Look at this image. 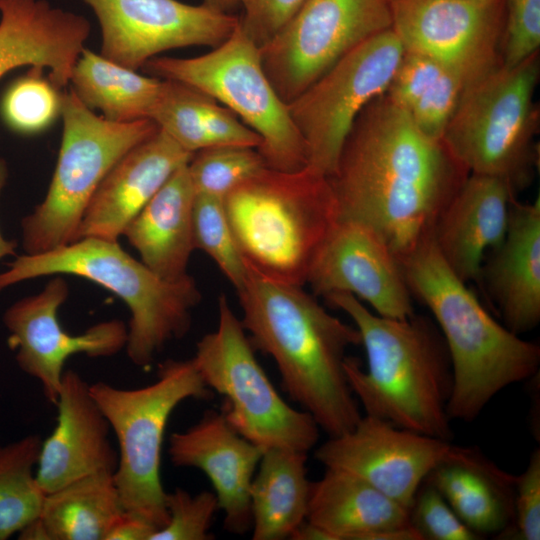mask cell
Masks as SVG:
<instances>
[{
    "label": "cell",
    "mask_w": 540,
    "mask_h": 540,
    "mask_svg": "<svg viewBox=\"0 0 540 540\" xmlns=\"http://www.w3.org/2000/svg\"><path fill=\"white\" fill-rule=\"evenodd\" d=\"M468 174L384 93L355 119L329 181L337 219L371 229L400 262L432 233Z\"/></svg>",
    "instance_id": "1"
},
{
    "label": "cell",
    "mask_w": 540,
    "mask_h": 540,
    "mask_svg": "<svg viewBox=\"0 0 540 540\" xmlns=\"http://www.w3.org/2000/svg\"><path fill=\"white\" fill-rule=\"evenodd\" d=\"M236 293L253 347L274 360L292 401L329 437L352 430L362 416L344 362L347 350L361 344L357 328L329 313L303 286L249 266Z\"/></svg>",
    "instance_id": "2"
},
{
    "label": "cell",
    "mask_w": 540,
    "mask_h": 540,
    "mask_svg": "<svg viewBox=\"0 0 540 540\" xmlns=\"http://www.w3.org/2000/svg\"><path fill=\"white\" fill-rule=\"evenodd\" d=\"M357 328L367 369L347 356L344 370L353 395L365 412L396 427L450 441L448 404L453 372L445 340L430 317H382L348 293L326 296Z\"/></svg>",
    "instance_id": "3"
},
{
    "label": "cell",
    "mask_w": 540,
    "mask_h": 540,
    "mask_svg": "<svg viewBox=\"0 0 540 540\" xmlns=\"http://www.w3.org/2000/svg\"><path fill=\"white\" fill-rule=\"evenodd\" d=\"M400 264L412 298L429 309L449 351L451 420L472 422L503 389L538 374L540 346L490 315L441 257L432 233Z\"/></svg>",
    "instance_id": "4"
},
{
    "label": "cell",
    "mask_w": 540,
    "mask_h": 540,
    "mask_svg": "<svg viewBox=\"0 0 540 540\" xmlns=\"http://www.w3.org/2000/svg\"><path fill=\"white\" fill-rule=\"evenodd\" d=\"M75 275L110 290L130 312L125 350L139 367L152 364L167 343L184 337L191 328L192 311L202 295L189 274L167 281L118 241L81 238L53 250L15 256L0 272V292L42 276Z\"/></svg>",
    "instance_id": "5"
},
{
    "label": "cell",
    "mask_w": 540,
    "mask_h": 540,
    "mask_svg": "<svg viewBox=\"0 0 540 540\" xmlns=\"http://www.w3.org/2000/svg\"><path fill=\"white\" fill-rule=\"evenodd\" d=\"M225 212L247 266L273 280L301 285L338 218L329 178L308 168H265L232 189Z\"/></svg>",
    "instance_id": "6"
},
{
    "label": "cell",
    "mask_w": 540,
    "mask_h": 540,
    "mask_svg": "<svg viewBox=\"0 0 540 540\" xmlns=\"http://www.w3.org/2000/svg\"><path fill=\"white\" fill-rule=\"evenodd\" d=\"M539 75L536 52L465 85L442 141L469 173L504 179L516 193L530 185L539 160Z\"/></svg>",
    "instance_id": "7"
},
{
    "label": "cell",
    "mask_w": 540,
    "mask_h": 540,
    "mask_svg": "<svg viewBox=\"0 0 540 540\" xmlns=\"http://www.w3.org/2000/svg\"><path fill=\"white\" fill-rule=\"evenodd\" d=\"M90 392L118 444L113 473L123 510L160 529L168 522L166 493L160 475L161 451L168 420L185 400H207L205 385L193 359L163 362L154 382L134 389L106 382L90 384Z\"/></svg>",
    "instance_id": "8"
},
{
    "label": "cell",
    "mask_w": 540,
    "mask_h": 540,
    "mask_svg": "<svg viewBox=\"0 0 540 540\" xmlns=\"http://www.w3.org/2000/svg\"><path fill=\"white\" fill-rule=\"evenodd\" d=\"M63 133L45 198L21 220L24 254L44 253L75 240L82 215L115 164L159 127L151 119L114 122L62 92Z\"/></svg>",
    "instance_id": "9"
},
{
    "label": "cell",
    "mask_w": 540,
    "mask_h": 540,
    "mask_svg": "<svg viewBox=\"0 0 540 540\" xmlns=\"http://www.w3.org/2000/svg\"><path fill=\"white\" fill-rule=\"evenodd\" d=\"M151 76L189 85L231 110L261 138L257 148L268 168L295 172L307 166L304 140L262 67L260 49L239 22L206 54L154 57L143 66Z\"/></svg>",
    "instance_id": "10"
},
{
    "label": "cell",
    "mask_w": 540,
    "mask_h": 540,
    "mask_svg": "<svg viewBox=\"0 0 540 540\" xmlns=\"http://www.w3.org/2000/svg\"><path fill=\"white\" fill-rule=\"evenodd\" d=\"M192 359L205 385L225 398L222 412L241 436L263 450L308 453L316 446L318 424L277 392L224 294L218 298L217 328L197 342Z\"/></svg>",
    "instance_id": "11"
},
{
    "label": "cell",
    "mask_w": 540,
    "mask_h": 540,
    "mask_svg": "<svg viewBox=\"0 0 540 540\" xmlns=\"http://www.w3.org/2000/svg\"><path fill=\"white\" fill-rule=\"evenodd\" d=\"M405 50L392 29L364 41L288 104L309 170L331 177L362 109L383 95Z\"/></svg>",
    "instance_id": "12"
},
{
    "label": "cell",
    "mask_w": 540,
    "mask_h": 540,
    "mask_svg": "<svg viewBox=\"0 0 540 540\" xmlns=\"http://www.w3.org/2000/svg\"><path fill=\"white\" fill-rule=\"evenodd\" d=\"M392 27V0H308L265 46L262 67L287 105L355 47Z\"/></svg>",
    "instance_id": "13"
},
{
    "label": "cell",
    "mask_w": 540,
    "mask_h": 540,
    "mask_svg": "<svg viewBox=\"0 0 540 540\" xmlns=\"http://www.w3.org/2000/svg\"><path fill=\"white\" fill-rule=\"evenodd\" d=\"M505 16V0H392L391 29L467 84L502 63Z\"/></svg>",
    "instance_id": "14"
},
{
    "label": "cell",
    "mask_w": 540,
    "mask_h": 540,
    "mask_svg": "<svg viewBox=\"0 0 540 540\" xmlns=\"http://www.w3.org/2000/svg\"><path fill=\"white\" fill-rule=\"evenodd\" d=\"M101 30L100 54L132 70L176 48L223 43L239 17L178 0H82Z\"/></svg>",
    "instance_id": "15"
},
{
    "label": "cell",
    "mask_w": 540,
    "mask_h": 540,
    "mask_svg": "<svg viewBox=\"0 0 540 540\" xmlns=\"http://www.w3.org/2000/svg\"><path fill=\"white\" fill-rule=\"evenodd\" d=\"M68 296V282L54 275L39 293L11 304L2 318L19 368L40 383L53 404L70 356L110 357L125 349L127 342V326L118 319L96 323L80 334L66 332L57 311Z\"/></svg>",
    "instance_id": "16"
},
{
    "label": "cell",
    "mask_w": 540,
    "mask_h": 540,
    "mask_svg": "<svg viewBox=\"0 0 540 540\" xmlns=\"http://www.w3.org/2000/svg\"><path fill=\"white\" fill-rule=\"evenodd\" d=\"M450 445L365 415L352 430L329 437L314 455L325 468L351 473L409 510Z\"/></svg>",
    "instance_id": "17"
},
{
    "label": "cell",
    "mask_w": 540,
    "mask_h": 540,
    "mask_svg": "<svg viewBox=\"0 0 540 540\" xmlns=\"http://www.w3.org/2000/svg\"><path fill=\"white\" fill-rule=\"evenodd\" d=\"M306 284L315 296L348 293L376 314L406 319L415 311L399 260L368 227L337 219L317 251Z\"/></svg>",
    "instance_id": "18"
},
{
    "label": "cell",
    "mask_w": 540,
    "mask_h": 540,
    "mask_svg": "<svg viewBox=\"0 0 540 540\" xmlns=\"http://www.w3.org/2000/svg\"><path fill=\"white\" fill-rule=\"evenodd\" d=\"M263 452L215 410L171 434L168 446L174 466L197 468L208 477L224 512V528L238 535L252 527L250 488Z\"/></svg>",
    "instance_id": "19"
},
{
    "label": "cell",
    "mask_w": 540,
    "mask_h": 540,
    "mask_svg": "<svg viewBox=\"0 0 540 540\" xmlns=\"http://www.w3.org/2000/svg\"><path fill=\"white\" fill-rule=\"evenodd\" d=\"M55 405L56 426L42 441L36 469L45 494L92 473L114 472L118 462L109 423L77 372L64 371Z\"/></svg>",
    "instance_id": "20"
},
{
    "label": "cell",
    "mask_w": 540,
    "mask_h": 540,
    "mask_svg": "<svg viewBox=\"0 0 540 540\" xmlns=\"http://www.w3.org/2000/svg\"><path fill=\"white\" fill-rule=\"evenodd\" d=\"M193 154L158 129L126 153L102 180L74 241L87 237L118 241L129 222Z\"/></svg>",
    "instance_id": "21"
},
{
    "label": "cell",
    "mask_w": 540,
    "mask_h": 540,
    "mask_svg": "<svg viewBox=\"0 0 540 540\" xmlns=\"http://www.w3.org/2000/svg\"><path fill=\"white\" fill-rule=\"evenodd\" d=\"M479 288L495 304L511 332L521 335L540 322V197L516 198L509 208L503 241L489 250L480 269Z\"/></svg>",
    "instance_id": "22"
},
{
    "label": "cell",
    "mask_w": 540,
    "mask_h": 540,
    "mask_svg": "<svg viewBox=\"0 0 540 540\" xmlns=\"http://www.w3.org/2000/svg\"><path fill=\"white\" fill-rule=\"evenodd\" d=\"M89 35L85 17L47 0H0V79L22 66L37 67L64 88Z\"/></svg>",
    "instance_id": "23"
},
{
    "label": "cell",
    "mask_w": 540,
    "mask_h": 540,
    "mask_svg": "<svg viewBox=\"0 0 540 540\" xmlns=\"http://www.w3.org/2000/svg\"><path fill=\"white\" fill-rule=\"evenodd\" d=\"M516 195L504 179L469 173L437 218L436 248L463 282L479 284L485 254L503 241Z\"/></svg>",
    "instance_id": "24"
},
{
    "label": "cell",
    "mask_w": 540,
    "mask_h": 540,
    "mask_svg": "<svg viewBox=\"0 0 540 540\" xmlns=\"http://www.w3.org/2000/svg\"><path fill=\"white\" fill-rule=\"evenodd\" d=\"M425 480L481 538L511 527L516 475L501 469L480 448L451 444Z\"/></svg>",
    "instance_id": "25"
},
{
    "label": "cell",
    "mask_w": 540,
    "mask_h": 540,
    "mask_svg": "<svg viewBox=\"0 0 540 540\" xmlns=\"http://www.w3.org/2000/svg\"><path fill=\"white\" fill-rule=\"evenodd\" d=\"M187 165L170 176L122 235L138 251L141 261L167 281L188 275L195 250L192 213L196 193Z\"/></svg>",
    "instance_id": "26"
},
{
    "label": "cell",
    "mask_w": 540,
    "mask_h": 540,
    "mask_svg": "<svg viewBox=\"0 0 540 540\" xmlns=\"http://www.w3.org/2000/svg\"><path fill=\"white\" fill-rule=\"evenodd\" d=\"M306 521L331 540H374L411 525L407 508L363 479L331 468L311 482Z\"/></svg>",
    "instance_id": "27"
},
{
    "label": "cell",
    "mask_w": 540,
    "mask_h": 540,
    "mask_svg": "<svg viewBox=\"0 0 540 540\" xmlns=\"http://www.w3.org/2000/svg\"><path fill=\"white\" fill-rule=\"evenodd\" d=\"M306 461V452L264 450L250 488L253 540L290 539L306 521L311 487Z\"/></svg>",
    "instance_id": "28"
},
{
    "label": "cell",
    "mask_w": 540,
    "mask_h": 540,
    "mask_svg": "<svg viewBox=\"0 0 540 540\" xmlns=\"http://www.w3.org/2000/svg\"><path fill=\"white\" fill-rule=\"evenodd\" d=\"M162 80L151 120L182 148L195 153L223 145L260 146V136L231 110L189 85Z\"/></svg>",
    "instance_id": "29"
},
{
    "label": "cell",
    "mask_w": 540,
    "mask_h": 540,
    "mask_svg": "<svg viewBox=\"0 0 540 540\" xmlns=\"http://www.w3.org/2000/svg\"><path fill=\"white\" fill-rule=\"evenodd\" d=\"M69 84L79 100L114 122L151 119L163 80L117 64L86 47L75 62Z\"/></svg>",
    "instance_id": "30"
},
{
    "label": "cell",
    "mask_w": 540,
    "mask_h": 540,
    "mask_svg": "<svg viewBox=\"0 0 540 540\" xmlns=\"http://www.w3.org/2000/svg\"><path fill=\"white\" fill-rule=\"evenodd\" d=\"M113 473H92L45 494L39 517L50 540H105L123 511Z\"/></svg>",
    "instance_id": "31"
},
{
    "label": "cell",
    "mask_w": 540,
    "mask_h": 540,
    "mask_svg": "<svg viewBox=\"0 0 540 540\" xmlns=\"http://www.w3.org/2000/svg\"><path fill=\"white\" fill-rule=\"evenodd\" d=\"M42 439L31 434L0 446V540L40 515L45 493L36 469Z\"/></svg>",
    "instance_id": "32"
},
{
    "label": "cell",
    "mask_w": 540,
    "mask_h": 540,
    "mask_svg": "<svg viewBox=\"0 0 540 540\" xmlns=\"http://www.w3.org/2000/svg\"><path fill=\"white\" fill-rule=\"evenodd\" d=\"M44 70H30L15 79L4 91L0 101V116L13 132L32 135L47 129L61 114L62 93Z\"/></svg>",
    "instance_id": "33"
},
{
    "label": "cell",
    "mask_w": 540,
    "mask_h": 540,
    "mask_svg": "<svg viewBox=\"0 0 540 540\" xmlns=\"http://www.w3.org/2000/svg\"><path fill=\"white\" fill-rule=\"evenodd\" d=\"M187 167L196 194L224 199L267 165L257 148L223 145L195 152Z\"/></svg>",
    "instance_id": "34"
},
{
    "label": "cell",
    "mask_w": 540,
    "mask_h": 540,
    "mask_svg": "<svg viewBox=\"0 0 540 540\" xmlns=\"http://www.w3.org/2000/svg\"><path fill=\"white\" fill-rule=\"evenodd\" d=\"M192 226L195 249L204 251L235 290H240L247 277V265L230 227L223 199L196 194Z\"/></svg>",
    "instance_id": "35"
},
{
    "label": "cell",
    "mask_w": 540,
    "mask_h": 540,
    "mask_svg": "<svg viewBox=\"0 0 540 540\" xmlns=\"http://www.w3.org/2000/svg\"><path fill=\"white\" fill-rule=\"evenodd\" d=\"M165 505L168 522L158 529L150 540H210V527L219 509L215 493L202 491L191 494L176 488L166 493Z\"/></svg>",
    "instance_id": "36"
},
{
    "label": "cell",
    "mask_w": 540,
    "mask_h": 540,
    "mask_svg": "<svg viewBox=\"0 0 540 540\" xmlns=\"http://www.w3.org/2000/svg\"><path fill=\"white\" fill-rule=\"evenodd\" d=\"M409 522L421 540H478L440 492L424 480L409 508Z\"/></svg>",
    "instance_id": "37"
},
{
    "label": "cell",
    "mask_w": 540,
    "mask_h": 540,
    "mask_svg": "<svg viewBox=\"0 0 540 540\" xmlns=\"http://www.w3.org/2000/svg\"><path fill=\"white\" fill-rule=\"evenodd\" d=\"M465 85L461 77L445 69L407 111L415 126L429 138L442 140Z\"/></svg>",
    "instance_id": "38"
},
{
    "label": "cell",
    "mask_w": 540,
    "mask_h": 540,
    "mask_svg": "<svg viewBox=\"0 0 540 540\" xmlns=\"http://www.w3.org/2000/svg\"><path fill=\"white\" fill-rule=\"evenodd\" d=\"M502 64L515 66L540 47V0H505Z\"/></svg>",
    "instance_id": "39"
},
{
    "label": "cell",
    "mask_w": 540,
    "mask_h": 540,
    "mask_svg": "<svg viewBox=\"0 0 540 540\" xmlns=\"http://www.w3.org/2000/svg\"><path fill=\"white\" fill-rule=\"evenodd\" d=\"M513 529L502 535L521 540L540 539V449L530 456L523 473L516 476ZM510 528V527H509Z\"/></svg>",
    "instance_id": "40"
},
{
    "label": "cell",
    "mask_w": 540,
    "mask_h": 540,
    "mask_svg": "<svg viewBox=\"0 0 540 540\" xmlns=\"http://www.w3.org/2000/svg\"><path fill=\"white\" fill-rule=\"evenodd\" d=\"M308 0H240L239 24L260 49L297 14Z\"/></svg>",
    "instance_id": "41"
},
{
    "label": "cell",
    "mask_w": 540,
    "mask_h": 540,
    "mask_svg": "<svg viewBox=\"0 0 540 540\" xmlns=\"http://www.w3.org/2000/svg\"><path fill=\"white\" fill-rule=\"evenodd\" d=\"M444 70L424 55L405 51L385 95L395 105L409 111Z\"/></svg>",
    "instance_id": "42"
},
{
    "label": "cell",
    "mask_w": 540,
    "mask_h": 540,
    "mask_svg": "<svg viewBox=\"0 0 540 540\" xmlns=\"http://www.w3.org/2000/svg\"><path fill=\"white\" fill-rule=\"evenodd\" d=\"M157 530L145 518L123 510L108 530L105 540H150Z\"/></svg>",
    "instance_id": "43"
},
{
    "label": "cell",
    "mask_w": 540,
    "mask_h": 540,
    "mask_svg": "<svg viewBox=\"0 0 540 540\" xmlns=\"http://www.w3.org/2000/svg\"><path fill=\"white\" fill-rule=\"evenodd\" d=\"M8 176V164L4 158L0 157V197L7 183ZM17 247L16 240L7 239L0 230V260L5 257L16 256Z\"/></svg>",
    "instance_id": "44"
},
{
    "label": "cell",
    "mask_w": 540,
    "mask_h": 540,
    "mask_svg": "<svg viewBox=\"0 0 540 540\" xmlns=\"http://www.w3.org/2000/svg\"><path fill=\"white\" fill-rule=\"evenodd\" d=\"M21 540H50L48 532L38 516L26 524L18 533Z\"/></svg>",
    "instance_id": "45"
},
{
    "label": "cell",
    "mask_w": 540,
    "mask_h": 540,
    "mask_svg": "<svg viewBox=\"0 0 540 540\" xmlns=\"http://www.w3.org/2000/svg\"><path fill=\"white\" fill-rule=\"evenodd\" d=\"M202 3L212 9L230 13L233 8L240 5V0H202Z\"/></svg>",
    "instance_id": "46"
},
{
    "label": "cell",
    "mask_w": 540,
    "mask_h": 540,
    "mask_svg": "<svg viewBox=\"0 0 540 540\" xmlns=\"http://www.w3.org/2000/svg\"><path fill=\"white\" fill-rule=\"evenodd\" d=\"M477 1H488V0H477Z\"/></svg>",
    "instance_id": "47"
}]
</instances>
